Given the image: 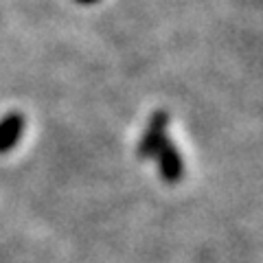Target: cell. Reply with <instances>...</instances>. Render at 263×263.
Returning a JSON list of instances; mask_svg holds the SVG:
<instances>
[{"label": "cell", "mask_w": 263, "mask_h": 263, "mask_svg": "<svg viewBox=\"0 0 263 263\" xmlns=\"http://www.w3.org/2000/svg\"><path fill=\"white\" fill-rule=\"evenodd\" d=\"M79 3H84V5H90V3H97V0H79Z\"/></svg>", "instance_id": "cell-4"}, {"label": "cell", "mask_w": 263, "mask_h": 263, "mask_svg": "<svg viewBox=\"0 0 263 263\" xmlns=\"http://www.w3.org/2000/svg\"><path fill=\"white\" fill-rule=\"evenodd\" d=\"M154 158H156V162H158L160 178L167 184H178L180 180H182V176H184V160H182L180 149L171 141L164 143Z\"/></svg>", "instance_id": "cell-2"}, {"label": "cell", "mask_w": 263, "mask_h": 263, "mask_svg": "<svg viewBox=\"0 0 263 263\" xmlns=\"http://www.w3.org/2000/svg\"><path fill=\"white\" fill-rule=\"evenodd\" d=\"M24 127H27V119L20 112H9L0 119V154L11 152L20 143Z\"/></svg>", "instance_id": "cell-3"}, {"label": "cell", "mask_w": 263, "mask_h": 263, "mask_svg": "<svg viewBox=\"0 0 263 263\" xmlns=\"http://www.w3.org/2000/svg\"><path fill=\"white\" fill-rule=\"evenodd\" d=\"M167 127H169V114L164 110H158L152 114L149 123L141 136V143L136 147V154L141 160H149L158 154L160 147L167 143Z\"/></svg>", "instance_id": "cell-1"}]
</instances>
